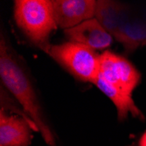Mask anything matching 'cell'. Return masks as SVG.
<instances>
[{
    "label": "cell",
    "mask_w": 146,
    "mask_h": 146,
    "mask_svg": "<svg viewBox=\"0 0 146 146\" xmlns=\"http://www.w3.org/2000/svg\"><path fill=\"white\" fill-rule=\"evenodd\" d=\"M0 77L5 88L36 123L46 143L58 146L56 136L46 121L32 81L3 35L0 39Z\"/></svg>",
    "instance_id": "1"
},
{
    "label": "cell",
    "mask_w": 146,
    "mask_h": 146,
    "mask_svg": "<svg viewBox=\"0 0 146 146\" xmlns=\"http://www.w3.org/2000/svg\"><path fill=\"white\" fill-rule=\"evenodd\" d=\"M39 48L80 81L96 82L101 67V54L96 51L74 41L58 45L48 43Z\"/></svg>",
    "instance_id": "2"
},
{
    "label": "cell",
    "mask_w": 146,
    "mask_h": 146,
    "mask_svg": "<svg viewBox=\"0 0 146 146\" xmlns=\"http://www.w3.org/2000/svg\"><path fill=\"white\" fill-rule=\"evenodd\" d=\"M14 19L21 31L38 47L48 44L50 34L58 26L50 0H16Z\"/></svg>",
    "instance_id": "3"
},
{
    "label": "cell",
    "mask_w": 146,
    "mask_h": 146,
    "mask_svg": "<svg viewBox=\"0 0 146 146\" xmlns=\"http://www.w3.org/2000/svg\"><path fill=\"white\" fill-rule=\"evenodd\" d=\"M100 76L129 96L141 82V74L135 66L111 51H105L101 54Z\"/></svg>",
    "instance_id": "4"
},
{
    "label": "cell",
    "mask_w": 146,
    "mask_h": 146,
    "mask_svg": "<svg viewBox=\"0 0 146 146\" xmlns=\"http://www.w3.org/2000/svg\"><path fill=\"white\" fill-rule=\"evenodd\" d=\"M36 124L23 116L0 110V146H30Z\"/></svg>",
    "instance_id": "5"
},
{
    "label": "cell",
    "mask_w": 146,
    "mask_h": 146,
    "mask_svg": "<svg viewBox=\"0 0 146 146\" xmlns=\"http://www.w3.org/2000/svg\"><path fill=\"white\" fill-rule=\"evenodd\" d=\"M52 4L56 24L65 30L96 16L95 0H52Z\"/></svg>",
    "instance_id": "6"
},
{
    "label": "cell",
    "mask_w": 146,
    "mask_h": 146,
    "mask_svg": "<svg viewBox=\"0 0 146 146\" xmlns=\"http://www.w3.org/2000/svg\"><path fill=\"white\" fill-rule=\"evenodd\" d=\"M69 41L82 44L93 50H103L113 43V37L94 18L64 31Z\"/></svg>",
    "instance_id": "7"
},
{
    "label": "cell",
    "mask_w": 146,
    "mask_h": 146,
    "mask_svg": "<svg viewBox=\"0 0 146 146\" xmlns=\"http://www.w3.org/2000/svg\"><path fill=\"white\" fill-rule=\"evenodd\" d=\"M96 87L107 96L115 104L117 110V120L118 122L123 123L127 118L129 115H131L141 122L145 121V116L143 113L139 110V108L136 105L132 96H129L122 90L118 89L108 83L103 78H102L99 74L96 82L95 83Z\"/></svg>",
    "instance_id": "8"
},
{
    "label": "cell",
    "mask_w": 146,
    "mask_h": 146,
    "mask_svg": "<svg viewBox=\"0 0 146 146\" xmlns=\"http://www.w3.org/2000/svg\"><path fill=\"white\" fill-rule=\"evenodd\" d=\"M129 11L130 9L120 2L98 0L96 1L95 18L103 28L117 40L123 22Z\"/></svg>",
    "instance_id": "9"
},
{
    "label": "cell",
    "mask_w": 146,
    "mask_h": 146,
    "mask_svg": "<svg viewBox=\"0 0 146 146\" xmlns=\"http://www.w3.org/2000/svg\"><path fill=\"white\" fill-rule=\"evenodd\" d=\"M117 41L123 46L126 54L146 46V17L135 15L130 11L123 22Z\"/></svg>",
    "instance_id": "10"
},
{
    "label": "cell",
    "mask_w": 146,
    "mask_h": 146,
    "mask_svg": "<svg viewBox=\"0 0 146 146\" xmlns=\"http://www.w3.org/2000/svg\"><path fill=\"white\" fill-rule=\"evenodd\" d=\"M126 146H146V129L137 137V139Z\"/></svg>",
    "instance_id": "11"
}]
</instances>
